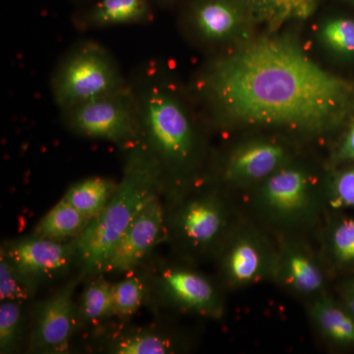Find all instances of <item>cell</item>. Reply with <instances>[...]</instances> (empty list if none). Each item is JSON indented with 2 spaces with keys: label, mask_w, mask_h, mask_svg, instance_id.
Listing matches in <instances>:
<instances>
[{
  "label": "cell",
  "mask_w": 354,
  "mask_h": 354,
  "mask_svg": "<svg viewBox=\"0 0 354 354\" xmlns=\"http://www.w3.org/2000/svg\"><path fill=\"white\" fill-rule=\"evenodd\" d=\"M198 92L216 120L236 125L332 131L354 115V81L317 65L295 39L242 41L212 60Z\"/></svg>",
  "instance_id": "cell-1"
},
{
  "label": "cell",
  "mask_w": 354,
  "mask_h": 354,
  "mask_svg": "<svg viewBox=\"0 0 354 354\" xmlns=\"http://www.w3.org/2000/svg\"><path fill=\"white\" fill-rule=\"evenodd\" d=\"M136 99L140 141L155 156L162 171H180L195 157V124L176 82L156 60L140 65L128 78Z\"/></svg>",
  "instance_id": "cell-2"
},
{
  "label": "cell",
  "mask_w": 354,
  "mask_h": 354,
  "mask_svg": "<svg viewBox=\"0 0 354 354\" xmlns=\"http://www.w3.org/2000/svg\"><path fill=\"white\" fill-rule=\"evenodd\" d=\"M128 150L122 180L102 213L74 241L77 256L91 274L102 272L113 247L162 183V165L145 144L139 141Z\"/></svg>",
  "instance_id": "cell-3"
},
{
  "label": "cell",
  "mask_w": 354,
  "mask_h": 354,
  "mask_svg": "<svg viewBox=\"0 0 354 354\" xmlns=\"http://www.w3.org/2000/svg\"><path fill=\"white\" fill-rule=\"evenodd\" d=\"M128 78L115 57L99 41L82 39L65 51L50 76L59 111L125 87Z\"/></svg>",
  "instance_id": "cell-4"
},
{
  "label": "cell",
  "mask_w": 354,
  "mask_h": 354,
  "mask_svg": "<svg viewBox=\"0 0 354 354\" xmlns=\"http://www.w3.org/2000/svg\"><path fill=\"white\" fill-rule=\"evenodd\" d=\"M62 124L83 138L102 140L130 148L138 143L136 99L129 80L125 87L60 111Z\"/></svg>",
  "instance_id": "cell-5"
},
{
  "label": "cell",
  "mask_w": 354,
  "mask_h": 354,
  "mask_svg": "<svg viewBox=\"0 0 354 354\" xmlns=\"http://www.w3.org/2000/svg\"><path fill=\"white\" fill-rule=\"evenodd\" d=\"M252 24L245 0H194L183 19L187 36L207 48L241 44Z\"/></svg>",
  "instance_id": "cell-6"
},
{
  "label": "cell",
  "mask_w": 354,
  "mask_h": 354,
  "mask_svg": "<svg viewBox=\"0 0 354 354\" xmlns=\"http://www.w3.org/2000/svg\"><path fill=\"white\" fill-rule=\"evenodd\" d=\"M164 223V209L156 194L147 200L113 247L102 272H128L138 265L160 241Z\"/></svg>",
  "instance_id": "cell-7"
},
{
  "label": "cell",
  "mask_w": 354,
  "mask_h": 354,
  "mask_svg": "<svg viewBox=\"0 0 354 354\" xmlns=\"http://www.w3.org/2000/svg\"><path fill=\"white\" fill-rule=\"evenodd\" d=\"M14 267L30 283L50 279L64 272L76 254L75 244L36 236L16 242L4 251Z\"/></svg>",
  "instance_id": "cell-8"
},
{
  "label": "cell",
  "mask_w": 354,
  "mask_h": 354,
  "mask_svg": "<svg viewBox=\"0 0 354 354\" xmlns=\"http://www.w3.org/2000/svg\"><path fill=\"white\" fill-rule=\"evenodd\" d=\"M75 286L69 283L39 307L32 335V346L37 351L62 353L68 349L76 324Z\"/></svg>",
  "instance_id": "cell-9"
},
{
  "label": "cell",
  "mask_w": 354,
  "mask_h": 354,
  "mask_svg": "<svg viewBox=\"0 0 354 354\" xmlns=\"http://www.w3.org/2000/svg\"><path fill=\"white\" fill-rule=\"evenodd\" d=\"M153 0H95L72 16L81 32L146 25L155 19Z\"/></svg>",
  "instance_id": "cell-10"
},
{
  "label": "cell",
  "mask_w": 354,
  "mask_h": 354,
  "mask_svg": "<svg viewBox=\"0 0 354 354\" xmlns=\"http://www.w3.org/2000/svg\"><path fill=\"white\" fill-rule=\"evenodd\" d=\"M286 160L283 146L258 140L244 144L232 153L225 167V177L234 183L268 178L281 169Z\"/></svg>",
  "instance_id": "cell-11"
},
{
  "label": "cell",
  "mask_w": 354,
  "mask_h": 354,
  "mask_svg": "<svg viewBox=\"0 0 354 354\" xmlns=\"http://www.w3.org/2000/svg\"><path fill=\"white\" fill-rule=\"evenodd\" d=\"M165 292L176 302L205 314L218 312L215 290L206 279L185 270H169L162 276Z\"/></svg>",
  "instance_id": "cell-12"
},
{
  "label": "cell",
  "mask_w": 354,
  "mask_h": 354,
  "mask_svg": "<svg viewBox=\"0 0 354 354\" xmlns=\"http://www.w3.org/2000/svg\"><path fill=\"white\" fill-rule=\"evenodd\" d=\"M263 196L268 206L278 213H297L308 203V177L299 169H279L268 177Z\"/></svg>",
  "instance_id": "cell-13"
},
{
  "label": "cell",
  "mask_w": 354,
  "mask_h": 354,
  "mask_svg": "<svg viewBox=\"0 0 354 354\" xmlns=\"http://www.w3.org/2000/svg\"><path fill=\"white\" fill-rule=\"evenodd\" d=\"M254 24L278 31L291 21L305 20L313 14L318 0H245Z\"/></svg>",
  "instance_id": "cell-14"
},
{
  "label": "cell",
  "mask_w": 354,
  "mask_h": 354,
  "mask_svg": "<svg viewBox=\"0 0 354 354\" xmlns=\"http://www.w3.org/2000/svg\"><path fill=\"white\" fill-rule=\"evenodd\" d=\"M223 227L220 207L212 200H198L183 209L179 227L192 243L202 245L214 241Z\"/></svg>",
  "instance_id": "cell-15"
},
{
  "label": "cell",
  "mask_w": 354,
  "mask_h": 354,
  "mask_svg": "<svg viewBox=\"0 0 354 354\" xmlns=\"http://www.w3.org/2000/svg\"><path fill=\"white\" fill-rule=\"evenodd\" d=\"M90 221L78 209L62 199L39 221L36 235L59 242L68 239L75 241Z\"/></svg>",
  "instance_id": "cell-16"
},
{
  "label": "cell",
  "mask_w": 354,
  "mask_h": 354,
  "mask_svg": "<svg viewBox=\"0 0 354 354\" xmlns=\"http://www.w3.org/2000/svg\"><path fill=\"white\" fill-rule=\"evenodd\" d=\"M116 187L118 184L106 177H88L70 187L62 199L92 221L102 213Z\"/></svg>",
  "instance_id": "cell-17"
},
{
  "label": "cell",
  "mask_w": 354,
  "mask_h": 354,
  "mask_svg": "<svg viewBox=\"0 0 354 354\" xmlns=\"http://www.w3.org/2000/svg\"><path fill=\"white\" fill-rule=\"evenodd\" d=\"M312 317L317 325L333 341L354 344V318L329 299H321L312 307Z\"/></svg>",
  "instance_id": "cell-18"
},
{
  "label": "cell",
  "mask_w": 354,
  "mask_h": 354,
  "mask_svg": "<svg viewBox=\"0 0 354 354\" xmlns=\"http://www.w3.org/2000/svg\"><path fill=\"white\" fill-rule=\"evenodd\" d=\"M319 41L333 57L354 60V19L334 17L326 20L318 32Z\"/></svg>",
  "instance_id": "cell-19"
},
{
  "label": "cell",
  "mask_w": 354,
  "mask_h": 354,
  "mask_svg": "<svg viewBox=\"0 0 354 354\" xmlns=\"http://www.w3.org/2000/svg\"><path fill=\"white\" fill-rule=\"evenodd\" d=\"M80 315L88 323H99L114 315L113 286L100 278L92 281L83 293Z\"/></svg>",
  "instance_id": "cell-20"
},
{
  "label": "cell",
  "mask_w": 354,
  "mask_h": 354,
  "mask_svg": "<svg viewBox=\"0 0 354 354\" xmlns=\"http://www.w3.org/2000/svg\"><path fill=\"white\" fill-rule=\"evenodd\" d=\"M261 255L257 247L249 241H241L234 247L227 260L230 276L237 283H248L260 272Z\"/></svg>",
  "instance_id": "cell-21"
},
{
  "label": "cell",
  "mask_w": 354,
  "mask_h": 354,
  "mask_svg": "<svg viewBox=\"0 0 354 354\" xmlns=\"http://www.w3.org/2000/svg\"><path fill=\"white\" fill-rule=\"evenodd\" d=\"M286 272L291 285L304 293H313L323 286L320 270L306 256L293 254L288 257Z\"/></svg>",
  "instance_id": "cell-22"
},
{
  "label": "cell",
  "mask_w": 354,
  "mask_h": 354,
  "mask_svg": "<svg viewBox=\"0 0 354 354\" xmlns=\"http://www.w3.org/2000/svg\"><path fill=\"white\" fill-rule=\"evenodd\" d=\"M35 286L30 283L2 251L0 260V298L1 301H25L31 297Z\"/></svg>",
  "instance_id": "cell-23"
},
{
  "label": "cell",
  "mask_w": 354,
  "mask_h": 354,
  "mask_svg": "<svg viewBox=\"0 0 354 354\" xmlns=\"http://www.w3.org/2000/svg\"><path fill=\"white\" fill-rule=\"evenodd\" d=\"M169 339L155 333H136L122 337L113 344V353L118 354H165L171 353Z\"/></svg>",
  "instance_id": "cell-24"
},
{
  "label": "cell",
  "mask_w": 354,
  "mask_h": 354,
  "mask_svg": "<svg viewBox=\"0 0 354 354\" xmlns=\"http://www.w3.org/2000/svg\"><path fill=\"white\" fill-rule=\"evenodd\" d=\"M144 299V286L138 278H128L113 286L114 315L129 317L138 311Z\"/></svg>",
  "instance_id": "cell-25"
},
{
  "label": "cell",
  "mask_w": 354,
  "mask_h": 354,
  "mask_svg": "<svg viewBox=\"0 0 354 354\" xmlns=\"http://www.w3.org/2000/svg\"><path fill=\"white\" fill-rule=\"evenodd\" d=\"M22 308L19 302L1 301L0 304V351L11 353L19 339L22 328Z\"/></svg>",
  "instance_id": "cell-26"
},
{
  "label": "cell",
  "mask_w": 354,
  "mask_h": 354,
  "mask_svg": "<svg viewBox=\"0 0 354 354\" xmlns=\"http://www.w3.org/2000/svg\"><path fill=\"white\" fill-rule=\"evenodd\" d=\"M335 256L344 263H354V220L344 221L333 235Z\"/></svg>",
  "instance_id": "cell-27"
},
{
  "label": "cell",
  "mask_w": 354,
  "mask_h": 354,
  "mask_svg": "<svg viewBox=\"0 0 354 354\" xmlns=\"http://www.w3.org/2000/svg\"><path fill=\"white\" fill-rule=\"evenodd\" d=\"M332 205L339 207H354V167L339 172L332 184Z\"/></svg>",
  "instance_id": "cell-28"
},
{
  "label": "cell",
  "mask_w": 354,
  "mask_h": 354,
  "mask_svg": "<svg viewBox=\"0 0 354 354\" xmlns=\"http://www.w3.org/2000/svg\"><path fill=\"white\" fill-rule=\"evenodd\" d=\"M335 160L339 162L354 160V115L349 122L348 130L335 153Z\"/></svg>",
  "instance_id": "cell-29"
},
{
  "label": "cell",
  "mask_w": 354,
  "mask_h": 354,
  "mask_svg": "<svg viewBox=\"0 0 354 354\" xmlns=\"http://www.w3.org/2000/svg\"><path fill=\"white\" fill-rule=\"evenodd\" d=\"M346 304L349 313H351L354 318V290H349L348 292L346 293Z\"/></svg>",
  "instance_id": "cell-30"
},
{
  "label": "cell",
  "mask_w": 354,
  "mask_h": 354,
  "mask_svg": "<svg viewBox=\"0 0 354 354\" xmlns=\"http://www.w3.org/2000/svg\"><path fill=\"white\" fill-rule=\"evenodd\" d=\"M153 2H157L160 6H169L172 2L176 1V0H153Z\"/></svg>",
  "instance_id": "cell-31"
},
{
  "label": "cell",
  "mask_w": 354,
  "mask_h": 354,
  "mask_svg": "<svg viewBox=\"0 0 354 354\" xmlns=\"http://www.w3.org/2000/svg\"><path fill=\"white\" fill-rule=\"evenodd\" d=\"M351 290H354V283H353V285H351Z\"/></svg>",
  "instance_id": "cell-32"
},
{
  "label": "cell",
  "mask_w": 354,
  "mask_h": 354,
  "mask_svg": "<svg viewBox=\"0 0 354 354\" xmlns=\"http://www.w3.org/2000/svg\"><path fill=\"white\" fill-rule=\"evenodd\" d=\"M351 2H353V3H354V0H351Z\"/></svg>",
  "instance_id": "cell-33"
}]
</instances>
